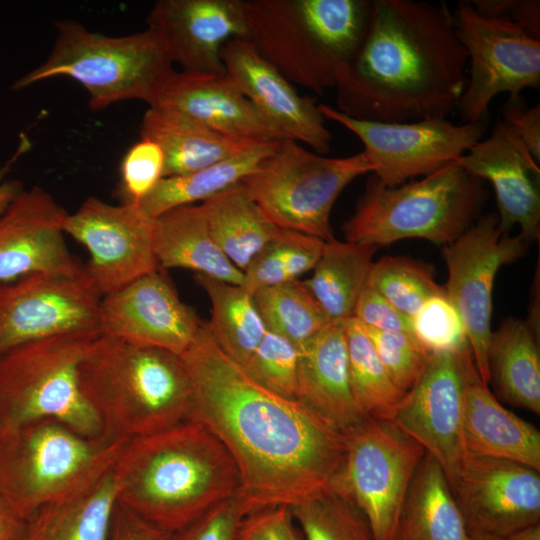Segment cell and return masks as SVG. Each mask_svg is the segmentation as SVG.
I'll return each mask as SVG.
<instances>
[{
    "label": "cell",
    "mask_w": 540,
    "mask_h": 540,
    "mask_svg": "<svg viewBox=\"0 0 540 540\" xmlns=\"http://www.w3.org/2000/svg\"><path fill=\"white\" fill-rule=\"evenodd\" d=\"M373 0H243L248 39L291 83L319 95L365 35Z\"/></svg>",
    "instance_id": "5b68a950"
},
{
    "label": "cell",
    "mask_w": 540,
    "mask_h": 540,
    "mask_svg": "<svg viewBox=\"0 0 540 540\" xmlns=\"http://www.w3.org/2000/svg\"><path fill=\"white\" fill-rule=\"evenodd\" d=\"M502 120L516 132L540 164V105L527 108L522 95L509 97L502 108Z\"/></svg>",
    "instance_id": "681fc988"
},
{
    "label": "cell",
    "mask_w": 540,
    "mask_h": 540,
    "mask_svg": "<svg viewBox=\"0 0 540 540\" xmlns=\"http://www.w3.org/2000/svg\"><path fill=\"white\" fill-rule=\"evenodd\" d=\"M200 204L214 241L242 272L280 229L241 183Z\"/></svg>",
    "instance_id": "1f68e13d"
},
{
    "label": "cell",
    "mask_w": 540,
    "mask_h": 540,
    "mask_svg": "<svg viewBox=\"0 0 540 540\" xmlns=\"http://www.w3.org/2000/svg\"><path fill=\"white\" fill-rule=\"evenodd\" d=\"M328 488L366 517L375 540H396L397 525L425 449L390 420L366 416L346 433Z\"/></svg>",
    "instance_id": "8fae6325"
},
{
    "label": "cell",
    "mask_w": 540,
    "mask_h": 540,
    "mask_svg": "<svg viewBox=\"0 0 540 540\" xmlns=\"http://www.w3.org/2000/svg\"><path fill=\"white\" fill-rule=\"evenodd\" d=\"M367 285L411 318L426 300L445 294L429 265L406 256H388L373 263Z\"/></svg>",
    "instance_id": "ab89813d"
},
{
    "label": "cell",
    "mask_w": 540,
    "mask_h": 540,
    "mask_svg": "<svg viewBox=\"0 0 540 540\" xmlns=\"http://www.w3.org/2000/svg\"><path fill=\"white\" fill-rule=\"evenodd\" d=\"M296 400L346 433L364 417L353 398L345 321H331L299 346Z\"/></svg>",
    "instance_id": "d4e9b609"
},
{
    "label": "cell",
    "mask_w": 540,
    "mask_h": 540,
    "mask_svg": "<svg viewBox=\"0 0 540 540\" xmlns=\"http://www.w3.org/2000/svg\"><path fill=\"white\" fill-rule=\"evenodd\" d=\"M453 14L457 37L470 64L469 78L456 109L463 123L487 118L489 105L501 93L521 95L540 85V39L520 26L478 13L461 1Z\"/></svg>",
    "instance_id": "7c38bea8"
},
{
    "label": "cell",
    "mask_w": 540,
    "mask_h": 540,
    "mask_svg": "<svg viewBox=\"0 0 540 540\" xmlns=\"http://www.w3.org/2000/svg\"><path fill=\"white\" fill-rule=\"evenodd\" d=\"M372 171L363 152L331 158L282 139L241 184L277 227L326 242L334 239L330 214L340 193Z\"/></svg>",
    "instance_id": "30bf717a"
},
{
    "label": "cell",
    "mask_w": 540,
    "mask_h": 540,
    "mask_svg": "<svg viewBox=\"0 0 540 540\" xmlns=\"http://www.w3.org/2000/svg\"><path fill=\"white\" fill-rule=\"evenodd\" d=\"M279 141H258L243 152L192 173L163 177L138 203L150 216L197 204L240 184L277 148Z\"/></svg>",
    "instance_id": "d6a6232c"
},
{
    "label": "cell",
    "mask_w": 540,
    "mask_h": 540,
    "mask_svg": "<svg viewBox=\"0 0 540 540\" xmlns=\"http://www.w3.org/2000/svg\"><path fill=\"white\" fill-rule=\"evenodd\" d=\"M412 333L431 354L469 346L463 321L446 294L426 300L412 317Z\"/></svg>",
    "instance_id": "7bdbcfd3"
},
{
    "label": "cell",
    "mask_w": 540,
    "mask_h": 540,
    "mask_svg": "<svg viewBox=\"0 0 540 540\" xmlns=\"http://www.w3.org/2000/svg\"><path fill=\"white\" fill-rule=\"evenodd\" d=\"M221 60L241 92L287 139L301 141L320 155L330 151L332 135L316 100L299 95L248 38L229 40Z\"/></svg>",
    "instance_id": "603a6c76"
},
{
    "label": "cell",
    "mask_w": 540,
    "mask_h": 540,
    "mask_svg": "<svg viewBox=\"0 0 540 540\" xmlns=\"http://www.w3.org/2000/svg\"><path fill=\"white\" fill-rule=\"evenodd\" d=\"M155 218L138 204L90 196L67 213L63 230L89 252L84 275L102 297L161 270L154 251Z\"/></svg>",
    "instance_id": "9a60e30c"
},
{
    "label": "cell",
    "mask_w": 540,
    "mask_h": 540,
    "mask_svg": "<svg viewBox=\"0 0 540 540\" xmlns=\"http://www.w3.org/2000/svg\"><path fill=\"white\" fill-rule=\"evenodd\" d=\"M172 65L161 40L148 28L129 35L108 36L91 32L74 20H59L55 42L45 62L18 79L12 89L69 77L87 90L92 110L125 100L148 104L173 70Z\"/></svg>",
    "instance_id": "ba28073f"
},
{
    "label": "cell",
    "mask_w": 540,
    "mask_h": 540,
    "mask_svg": "<svg viewBox=\"0 0 540 540\" xmlns=\"http://www.w3.org/2000/svg\"><path fill=\"white\" fill-rule=\"evenodd\" d=\"M352 318L365 327L412 333V318L400 312L368 285L358 298Z\"/></svg>",
    "instance_id": "7dc6e473"
},
{
    "label": "cell",
    "mask_w": 540,
    "mask_h": 540,
    "mask_svg": "<svg viewBox=\"0 0 540 540\" xmlns=\"http://www.w3.org/2000/svg\"><path fill=\"white\" fill-rule=\"evenodd\" d=\"M449 485L469 537L503 538L540 522V476L533 468L466 455Z\"/></svg>",
    "instance_id": "ac0fdd59"
},
{
    "label": "cell",
    "mask_w": 540,
    "mask_h": 540,
    "mask_svg": "<svg viewBox=\"0 0 540 540\" xmlns=\"http://www.w3.org/2000/svg\"><path fill=\"white\" fill-rule=\"evenodd\" d=\"M363 328L394 384L408 392L424 372L431 353L411 332Z\"/></svg>",
    "instance_id": "b9f144b4"
},
{
    "label": "cell",
    "mask_w": 540,
    "mask_h": 540,
    "mask_svg": "<svg viewBox=\"0 0 540 540\" xmlns=\"http://www.w3.org/2000/svg\"><path fill=\"white\" fill-rule=\"evenodd\" d=\"M27 518L0 497V540H21Z\"/></svg>",
    "instance_id": "f5cc1de1"
},
{
    "label": "cell",
    "mask_w": 540,
    "mask_h": 540,
    "mask_svg": "<svg viewBox=\"0 0 540 540\" xmlns=\"http://www.w3.org/2000/svg\"><path fill=\"white\" fill-rule=\"evenodd\" d=\"M299 346L289 339L266 332L241 366L257 384L283 398L296 400Z\"/></svg>",
    "instance_id": "60d3db41"
},
{
    "label": "cell",
    "mask_w": 540,
    "mask_h": 540,
    "mask_svg": "<svg viewBox=\"0 0 540 540\" xmlns=\"http://www.w3.org/2000/svg\"><path fill=\"white\" fill-rule=\"evenodd\" d=\"M79 384L113 442L159 432L189 419L192 386L181 357L99 335L79 367Z\"/></svg>",
    "instance_id": "277c9868"
},
{
    "label": "cell",
    "mask_w": 540,
    "mask_h": 540,
    "mask_svg": "<svg viewBox=\"0 0 540 540\" xmlns=\"http://www.w3.org/2000/svg\"><path fill=\"white\" fill-rule=\"evenodd\" d=\"M527 244L519 235L504 232L498 214L491 212L443 248L445 294L463 321L476 369L487 385L494 281L500 267L520 258Z\"/></svg>",
    "instance_id": "5bb4252c"
},
{
    "label": "cell",
    "mask_w": 540,
    "mask_h": 540,
    "mask_svg": "<svg viewBox=\"0 0 540 540\" xmlns=\"http://www.w3.org/2000/svg\"><path fill=\"white\" fill-rule=\"evenodd\" d=\"M377 247L326 241L312 276L303 281L329 321L353 317L358 298L368 282Z\"/></svg>",
    "instance_id": "836d02e7"
},
{
    "label": "cell",
    "mask_w": 540,
    "mask_h": 540,
    "mask_svg": "<svg viewBox=\"0 0 540 540\" xmlns=\"http://www.w3.org/2000/svg\"><path fill=\"white\" fill-rule=\"evenodd\" d=\"M30 148V140L21 135L20 142L14 154L0 168V214L6 209L10 202L23 190L19 180L6 179V175L12 165Z\"/></svg>",
    "instance_id": "816d5d0a"
},
{
    "label": "cell",
    "mask_w": 540,
    "mask_h": 540,
    "mask_svg": "<svg viewBox=\"0 0 540 540\" xmlns=\"http://www.w3.org/2000/svg\"><path fill=\"white\" fill-rule=\"evenodd\" d=\"M466 455L504 459L540 471V432L506 409L488 389L473 364L463 410Z\"/></svg>",
    "instance_id": "484cf974"
},
{
    "label": "cell",
    "mask_w": 540,
    "mask_h": 540,
    "mask_svg": "<svg viewBox=\"0 0 540 540\" xmlns=\"http://www.w3.org/2000/svg\"><path fill=\"white\" fill-rule=\"evenodd\" d=\"M180 357L192 386L188 420L205 426L231 455L244 516L290 507L328 488L346 450L345 433L254 382L217 347L207 323Z\"/></svg>",
    "instance_id": "6da1fadb"
},
{
    "label": "cell",
    "mask_w": 540,
    "mask_h": 540,
    "mask_svg": "<svg viewBox=\"0 0 540 540\" xmlns=\"http://www.w3.org/2000/svg\"><path fill=\"white\" fill-rule=\"evenodd\" d=\"M67 212L39 186L23 189L0 214V283L35 273L81 276L63 223Z\"/></svg>",
    "instance_id": "ffe728a7"
},
{
    "label": "cell",
    "mask_w": 540,
    "mask_h": 540,
    "mask_svg": "<svg viewBox=\"0 0 540 540\" xmlns=\"http://www.w3.org/2000/svg\"><path fill=\"white\" fill-rule=\"evenodd\" d=\"M174 533L162 529L117 503L109 540H173Z\"/></svg>",
    "instance_id": "f907efd6"
},
{
    "label": "cell",
    "mask_w": 540,
    "mask_h": 540,
    "mask_svg": "<svg viewBox=\"0 0 540 540\" xmlns=\"http://www.w3.org/2000/svg\"><path fill=\"white\" fill-rule=\"evenodd\" d=\"M101 296L85 277L35 273L0 283V356L34 340L99 336Z\"/></svg>",
    "instance_id": "2e32d148"
},
{
    "label": "cell",
    "mask_w": 540,
    "mask_h": 540,
    "mask_svg": "<svg viewBox=\"0 0 540 540\" xmlns=\"http://www.w3.org/2000/svg\"><path fill=\"white\" fill-rule=\"evenodd\" d=\"M140 135L163 151V177L195 172L264 141L226 135L182 115L151 107L143 115Z\"/></svg>",
    "instance_id": "4316f807"
},
{
    "label": "cell",
    "mask_w": 540,
    "mask_h": 540,
    "mask_svg": "<svg viewBox=\"0 0 540 540\" xmlns=\"http://www.w3.org/2000/svg\"><path fill=\"white\" fill-rule=\"evenodd\" d=\"M318 109L324 119L339 123L360 139L373 176L387 187L457 161L482 140L488 127V117L463 124L446 118L384 123L352 118L327 104H318Z\"/></svg>",
    "instance_id": "4fadbf2b"
},
{
    "label": "cell",
    "mask_w": 540,
    "mask_h": 540,
    "mask_svg": "<svg viewBox=\"0 0 540 540\" xmlns=\"http://www.w3.org/2000/svg\"><path fill=\"white\" fill-rule=\"evenodd\" d=\"M538 333L527 321L509 317L491 333L489 382L508 404L540 414Z\"/></svg>",
    "instance_id": "f1b7e54d"
},
{
    "label": "cell",
    "mask_w": 540,
    "mask_h": 540,
    "mask_svg": "<svg viewBox=\"0 0 540 540\" xmlns=\"http://www.w3.org/2000/svg\"><path fill=\"white\" fill-rule=\"evenodd\" d=\"M111 472L120 505L173 533L240 488L229 452L194 420L125 441Z\"/></svg>",
    "instance_id": "3957f363"
},
{
    "label": "cell",
    "mask_w": 540,
    "mask_h": 540,
    "mask_svg": "<svg viewBox=\"0 0 540 540\" xmlns=\"http://www.w3.org/2000/svg\"><path fill=\"white\" fill-rule=\"evenodd\" d=\"M464 520L446 474L428 453L407 491L396 540H468Z\"/></svg>",
    "instance_id": "f546056e"
},
{
    "label": "cell",
    "mask_w": 540,
    "mask_h": 540,
    "mask_svg": "<svg viewBox=\"0 0 540 540\" xmlns=\"http://www.w3.org/2000/svg\"><path fill=\"white\" fill-rule=\"evenodd\" d=\"M324 244L317 237L279 229L243 272L242 286L253 294L264 287L298 280L313 270Z\"/></svg>",
    "instance_id": "74e56055"
},
{
    "label": "cell",
    "mask_w": 540,
    "mask_h": 540,
    "mask_svg": "<svg viewBox=\"0 0 540 540\" xmlns=\"http://www.w3.org/2000/svg\"><path fill=\"white\" fill-rule=\"evenodd\" d=\"M164 154L158 144L141 138L124 155L119 195L122 203L138 204L163 178Z\"/></svg>",
    "instance_id": "ee69618b"
},
{
    "label": "cell",
    "mask_w": 540,
    "mask_h": 540,
    "mask_svg": "<svg viewBox=\"0 0 540 540\" xmlns=\"http://www.w3.org/2000/svg\"><path fill=\"white\" fill-rule=\"evenodd\" d=\"M288 508L305 540H375L363 513L329 488Z\"/></svg>",
    "instance_id": "f35d334b"
},
{
    "label": "cell",
    "mask_w": 540,
    "mask_h": 540,
    "mask_svg": "<svg viewBox=\"0 0 540 540\" xmlns=\"http://www.w3.org/2000/svg\"><path fill=\"white\" fill-rule=\"evenodd\" d=\"M470 3L481 15L510 21L540 39L538 0H472Z\"/></svg>",
    "instance_id": "c3c4849f"
},
{
    "label": "cell",
    "mask_w": 540,
    "mask_h": 540,
    "mask_svg": "<svg viewBox=\"0 0 540 540\" xmlns=\"http://www.w3.org/2000/svg\"><path fill=\"white\" fill-rule=\"evenodd\" d=\"M196 283L211 303L209 333L217 347L243 366L267 332L255 306L253 295L242 285L195 274Z\"/></svg>",
    "instance_id": "e575fe53"
},
{
    "label": "cell",
    "mask_w": 540,
    "mask_h": 540,
    "mask_svg": "<svg viewBox=\"0 0 540 540\" xmlns=\"http://www.w3.org/2000/svg\"><path fill=\"white\" fill-rule=\"evenodd\" d=\"M252 295L266 329L297 346L304 344L331 322L303 281L264 287Z\"/></svg>",
    "instance_id": "8d00e7d4"
},
{
    "label": "cell",
    "mask_w": 540,
    "mask_h": 540,
    "mask_svg": "<svg viewBox=\"0 0 540 540\" xmlns=\"http://www.w3.org/2000/svg\"><path fill=\"white\" fill-rule=\"evenodd\" d=\"M467 64L445 3L373 0L363 40L337 73L336 109L384 123L446 118L465 90Z\"/></svg>",
    "instance_id": "7a4b0ae2"
},
{
    "label": "cell",
    "mask_w": 540,
    "mask_h": 540,
    "mask_svg": "<svg viewBox=\"0 0 540 540\" xmlns=\"http://www.w3.org/2000/svg\"><path fill=\"white\" fill-rule=\"evenodd\" d=\"M244 517L237 495L214 505L181 530L173 540H236Z\"/></svg>",
    "instance_id": "f6af8a7d"
},
{
    "label": "cell",
    "mask_w": 540,
    "mask_h": 540,
    "mask_svg": "<svg viewBox=\"0 0 540 540\" xmlns=\"http://www.w3.org/2000/svg\"><path fill=\"white\" fill-rule=\"evenodd\" d=\"M98 336L70 334L30 341L0 356V431L53 419L102 437V426L79 384V367Z\"/></svg>",
    "instance_id": "9c48e42d"
},
{
    "label": "cell",
    "mask_w": 540,
    "mask_h": 540,
    "mask_svg": "<svg viewBox=\"0 0 540 540\" xmlns=\"http://www.w3.org/2000/svg\"><path fill=\"white\" fill-rule=\"evenodd\" d=\"M147 105L182 115L230 136L251 140L287 139L226 73L203 74L173 69Z\"/></svg>",
    "instance_id": "cb8c5ba5"
},
{
    "label": "cell",
    "mask_w": 540,
    "mask_h": 540,
    "mask_svg": "<svg viewBox=\"0 0 540 540\" xmlns=\"http://www.w3.org/2000/svg\"><path fill=\"white\" fill-rule=\"evenodd\" d=\"M350 385L364 416L390 420L405 395L392 381L376 350L355 319L345 321Z\"/></svg>",
    "instance_id": "d590c367"
},
{
    "label": "cell",
    "mask_w": 540,
    "mask_h": 540,
    "mask_svg": "<svg viewBox=\"0 0 540 540\" xmlns=\"http://www.w3.org/2000/svg\"><path fill=\"white\" fill-rule=\"evenodd\" d=\"M471 175L493 186L499 225L504 232L519 226L526 243L540 236V168L516 132L498 119L485 140L458 160Z\"/></svg>",
    "instance_id": "7402d4cb"
},
{
    "label": "cell",
    "mask_w": 540,
    "mask_h": 540,
    "mask_svg": "<svg viewBox=\"0 0 540 540\" xmlns=\"http://www.w3.org/2000/svg\"><path fill=\"white\" fill-rule=\"evenodd\" d=\"M117 503L110 470L88 489L36 510L21 540H108Z\"/></svg>",
    "instance_id": "4dcf8cb0"
},
{
    "label": "cell",
    "mask_w": 540,
    "mask_h": 540,
    "mask_svg": "<svg viewBox=\"0 0 540 540\" xmlns=\"http://www.w3.org/2000/svg\"><path fill=\"white\" fill-rule=\"evenodd\" d=\"M123 443L83 436L53 419L0 431V497L28 518L98 482Z\"/></svg>",
    "instance_id": "52a82bcc"
},
{
    "label": "cell",
    "mask_w": 540,
    "mask_h": 540,
    "mask_svg": "<svg viewBox=\"0 0 540 540\" xmlns=\"http://www.w3.org/2000/svg\"><path fill=\"white\" fill-rule=\"evenodd\" d=\"M483 199L484 180L458 161L396 187L372 175L342 231L347 242L377 248L406 238L446 245L473 224Z\"/></svg>",
    "instance_id": "8992f818"
},
{
    "label": "cell",
    "mask_w": 540,
    "mask_h": 540,
    "mask_svg": "<svg viewBox=\"0 0 540 540\" xmlns=\"http://www.w3.org/2000/svg\"><path fill=\"white\" fill-rule=\"evenodd\" d=\"M146 22L172 63L191 73L225 74L223 46L249 35L243 0H159Z\"/></svg>",
    "instance_id": "44dd1931"
},
{
    "label": "cell",
    "mask_w": 540,
    "mask_h": 540,
    "mask_svg": "<svg viewBox=\"0 0 540 540\" xmlns=\"http://www.w3.org/2000/svg\"><path fill=\"white\" fill-rule=\"evenodd\" d=\"M468 540H495L492 538H475V537H468Z\"/></svg>",
    "instance_id": "11a10c76"
},
{
    "label": "cell",
    "mask_w": 540,
    "mask_h": 540,
    "mask_svg": "<svg viewBox=\"0 0 540 540\" xmlns=\"http://www.w3.org/2000/svg\"><path fill=\"white\" fill-rule=\"evenodd\" d=\"M236 540H298L287 506L264 508L244 516Z\"/></svg>",
    "instance_id": "bcb514c9"
},
{
    "label": "cell",
    "mask_w": 540,
    "mask_h": 540,
    "mask_svg": "<svg viewBox=\"0 0 540 540\" xmlns=\"http://www.w3.org/2000/svg\"><path fill=\"white\" fill-rule=\"evenodd\" d=\"M473 364L469 346L432 353L421 377L405 393L390 418L437 460L449 484L466 457L464 392Z\"/></svg>",
    "instance_id": "e0dca14e"
},
{
    "label": "cell",
    "mask_w": 540,
    "mask_h": 540,
    "mask_svg": "<svg viewBox=\"0 0 540 540\" xmlns=\"http://www.w3.org/2000/svg\"><path fill=\"white\" fill-rule=\"evenodd\" d=\"M203 322L183 303L162 270L101 297L99 334L181 355Z\"/></svg>",
    "instance_id": "d6986e66"
},
{
    "label": "cell",
    "mask_w": 540,
    "mask_h": 540,
    "mask_svg": "<svg viewBox=\"0 0 540 540\" xmlns=\"http://www.w3.org/2000/svg\"><path fill=\"white\" fill-rule=\"evenodd\" d=\"M495 540H540V524H534L517 530L503 538Z\"/></svg>",
    "instance_id": "db71d44e"
},
{
    "label": "cell",
    "mask_w": 540,
    "mask_h": 540,
    "mask_svg": "<svg viewBox=\"0 0 540 540\" xmlns=\"http://www.w3.org/2000/svg\"><path fill=\"white\" fill-rule=\"evenodd\" d=\"M154 251L161 270L182 268L242 285L244 274L214 241L201 204L173 208L155 218Z\"/></svg>",
    "instance_id": "83f0119b"
}]
</instances>
